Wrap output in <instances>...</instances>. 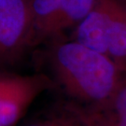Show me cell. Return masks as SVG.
<instances>
[{"mask_svg": "<svg viewBox=\"0 0 126 126\" xmlns=\"http://www.w3.org/2000/svg\"><path fill=\"white\" fill-rule=\"evenodd\" d=\"M46 73L65 98L97 112L126 79V71L107 54L61 36L47 42Z\"/></svg>", "mask_w": 126, "mask_h": 126, "instance_id": "6da1fadb", "label": "cell"}, {"mask_svg": "<svg viewBox=\"0 0 126 126\" xmlns=\"http://www.w3.org/2000/svg\"><path fill=\"white\" fill-rule=\"evenodd\" d=\"M52 89L53 82L44 72L0 68V126H18L36 100Z\"/></svg>", "mask_w": 126, "mask_h": 126, "instance_id": "7a4b0ae2", "label": "cell"}, {"mask_svg": "<svg viewBox=\"0 0 126 126\" xmlns=\"http://www.w3.org/2000/svg\"><path fill=\"white\" fill-rule=\"evenodd\" d=\"M34 47L31 0H0V68L11 69Z\"/></svg>", "mask_w": 126, "mask_h": 126, "instance_id": "3957f363", "label": "cell"}, {"mask_svg": "<svg viewBox=\"0 0 126 126\" xmlns=\"http://www.w3.org/2000/svg\"><path fill=\"white\" fill-rule=\"evenodd\" d=\"M18 126H98V123L94 112L64 98L25 117Z\"/></svg>", "mask_w": 126, "mask_h": 126, "instance_id": "277c9868", "label": "cell"}, {"mask_svg": "<svg viewBox=\"0 0 126 126\" xmlns=\"http://www.w3.org/2000/svg\"><path fill=\"white\" fill-rule=\"evenodd\" d=\"M107 55L126 71V0H108Z\"/></svg>", "mask_w": 126, "mask_h": 126, "instance_id": "5b68a950", "label": "cell"}, {"mask_svg": "<svg viewBox=\"0 0 126 126\" xmlns=\"http://www.w3.org/2000/svg\"><path fill=\"white\" fill-rule=\"evenodd\" d=\"M96 0H63L58 13L50 28L46 43L49 40L65 36L85 18L93 9Z\"/></svg>", "mask_w": 126, "mask_h": 126, "instance_id": "8992f818", "label": "cell"}, {"mask_svg": "<svg viewBox=\"0 0 126 126\" xmlns=\"http://www.w3.org/2000/svg\"><path fill=\"white\" fill-rule=\"evenodd\" d=\"M94 114L98 126H126V105H110Z\"/></svg>", "mask_w": 126, "mask_h": 126, "instance_id": "52a82bcc", "label": "cell"}]
</instances>
